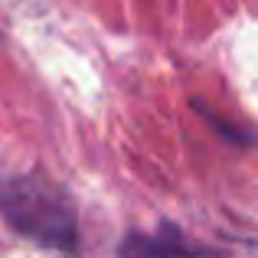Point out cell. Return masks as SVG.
<instances>
[{
    "label": "cell",
    "instance_id": "7a4b0ae2",
    "mask_svg": "<svg viewBox=\"0 0 258 258\" xmlns=\"http://www.w3.org/2000/svg\"><path fill=\"white\" fill-rule=\"evenodd\" d=\"M121 258H222L216 248L196 245L186 235H180L173 226H164L154 235H127L121 245Z\"/></svg>",
    "mask_w": 258,
    "mask_h": 258
},
{
    "label": "cell",
    "instance_id": "6da1fadb",
    "mask_svg": "<svg viewBox=\"0 0 258 258\" xmlns=\"http://www.w3.org/2000/svg\"><path fill=\"white\" fill-rule=\"evenodd\" d=\"M0 213L20 235L62 255L79 252V213L62 186L39 173L0 176Z\"/></svg>",
    "mask_w": 258,
    "mask_h": 258
}]
</instances>
